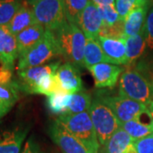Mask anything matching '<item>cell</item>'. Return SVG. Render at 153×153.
Returning <instances> with one entry per match:
<instances>
[{"mask_svg": "<svg viewBox=\"0 0 153 153\" xmlns=\"http://www.w3.org/2000/svg\"><path fill=\"white\" fill-rule=\"evenodd\" d=\"M134 67L153 82V58L150 60H141L140 61H138Z\"/></svg>", "mask_w": 153, "mask_h": 153, "instance_id": "32", "label": "cell"}, {"mask_svg": "<svg viewBox=\"0 0 153 153\" xmlns=\"http://www.w3.org/2000/svg\"><path fill=\"white\" fill-rule=\"evenodd\" d=\"M67 22L72 24H77L80 15L91 0H64Z\"/></svg>", "mask_w": 153, "mask_h": 153, "instance_id": "26", "label": "cell"}, {"mask_svg": "<svg viewBox=\"0 0 153 153\" xmlns=\"http://www.w3.org/2000/svg\"><path fill=\"white\" fill-rule=\"evenodd\" d=\"M141 115L134 120L120 123L121 128L127 132L134 140H140L153 134L152 121L146 122L142 120Z\"/></svg>", "mask_w": 153, "mask_h": 153, "instance_id": "21", "label": "cell"}, {"mask_svg": "<svg viewBox=\"0 0 153 153\" xmlns=\"http://www.w3.org/2000/svg\"><path fill=\"white\" fill-rule=\"evenodd\" d=\"M20 92L21 88L17 80L0 83V100L11 108L20 98Z\"/></svg>", "mask_w": 153, "mask_h": 153, "instance_id": "24", "label": "cell"}, {"mask_svg": "<svg viewBox=\"0 0 153 153\" xmlns=\"http://www.w3.org/2000/svg\"><path fill=\"white\" fill-rule=\"evenodd\" d=\"M126 45V66H132L138 61V60L144 55L146 48V41L145 38L144 29L141 33L135 36L126 37L124 38Z\"/></svg>", "mask_w": 153, "mask_h": 153, "instance_id": "20", "label": "cell"}, {"mask_svg": "<svg viewBox=\"0 0 153 153\" xmlns=\"http://www.w3.org/2000/svg\"><path fill=\"white\" fill-rule=\"evenodd\" d=\"M134 141L133 138L120 127L105 146L100 148L99 153H124L134 144Z\"/></svg>", "mask_w": 153, "mask_h": 153, "instance_id": "19", "label": "cell"}, {"mask_svg": "<svg viewBox=\"0 0 153 153\" xmlns=\"http://www.w3.org/2000/svg\"><path fill=\"white\" fill-rule=\"evenodd\" d=\"M118 94L147 105L153 101V82L134 65L126 66L120 76Z\"/></svg>", "mask_w": 153, "mask_h": 153, "instance_id": "3", "label": "cell"}, {"mask_svg": "<svg viewBox=\"0 0 153 153\" xmlns=\"http://www.w3.org/2000/svg\"><path fill=\"white\" fill-rule=\"evenodd\" d=\"M92 103L90 94L85 91L73 94L68 110L65 114H77L87 111Z\"/></svg>", "mask_w": 153, "mask_h": 153, "instance_id": "25", "label": "cell"}, {"mask_svg": "<svg viewBox=\"0 0 153 153\" xmlns=\"http://www.w3.org/2000/svg\"><path fill=\"white\" fill-rule=\"evenodd\" d=\"M99 11L100 13V16L103 21V25L105 26H115L117 23L123 22L124 20L121 19L117 11L115 8L114 4L112 5H105V6H97Z\"/></svg>", "mask_w": 153, "mask_h": 153, "instance_id": "28", "label": "cell"}, {"mask_svg": "<svg viewBox=\"0 0 153 153\" xmlns=\"http://www.w3.org/2000/svg\"><path fill=\"white\" fill-rule=\"evenodd\" d=\"M99 63H110L97 40L87 39L84 49V66L88 68Z\"/></svg>", "mask_w": 153, "mask_h": 153, "instance_id": "22", "label": "cell"}, {"mask_svg": "<svg viewBox=\"0 0 153 153\" xmlns=\"http://www.w3.org/2000/svg\"><path fill=\"white\" fill-rule=\"evenodd\" d=\"M115 8L121 19L124 20L133 10L141 7L139 0H115Z\"/></svg>", "mask_w": 153, "mask_h": 153, "instance_id": "29", "label": "cell"}, {"mask_svg": "<svg viewBox=\"0 0 153 153\" xmlns=\"http://www.w3.org/2000/svg\"><path fill=\"white\" fill-rule=\"evenodd\" d=\"M91 2L97 6L112 5L115 4V0H91Z\"/></svg>", "mask_w": 153, "mask_h": 153, "instance_id": "34", "label": "cell"}, {"mask_svg": "<svg viewBox=\"0 0 153 153\" xmlns=\"http://www.w3.org/2000/svg\"><path fill=\"white\" fill-rule=\"evenodd\" d=\"M144 32L148 49L153 50V5L148 12L144 27Z\"/></svg>", "mask_w": 153, "mask_h": 153, "instance_id": "30", "label": "cell"}, {"mask_svg": "<svg viewBox=\"0 0 153 153\" xmlns=\"http://www.w3.org/2000/svg\"><path fill=\"white\" fill-rule=\"evenodd\" d=\"M95 96L109 106L120 123L135 119L147 110L146 105L125 96H122L119 94L114 95L108 92L100 91Z\"/></svg>", "mask_w": 153, "mask_h": 153, "instance_id": "7", "label": "cell"}, {"mask_svg": "<svg viewBox=\"0 0 153 153\" xmlns=\"http://www.w3.org/2000/svg\"><path fill=\"white\" fill-rule=\"evenodd\" d=\"M60 65V60H56L49 64L17 71V82L21 91L26 94H32V90L35 84L44 76L56 73Z\"/></svg>", "mask_w": 153, "mask_h": 153, "instance_id": "8", "label": "cell"}, {"mask_svg": "<svg viewBox=\"0 0 153 153\" xmlns=\"http://www.w3.org/2000/svg\"><path fill=\"white\" fill-rule=\"evenodd\" d=\"M22 153H46L33 138H30L26 142Z\"/></svg>", "mask_w": 153, "mask_h": 153, "instance_id": "33", "label": "cell"}, {"mask_svg": "<svg viewBox=\"0 0 153 153\" xmlns=\"http://www.w3.org/2000/svg\"><path fill=\"white\" fill-rule=\"evenodd\" d=\"M71 97H72L71 94L63 93V92L52 94L48 96L47 105L49 111L55 114H65L68 110Z\"/></svg>", "mask_w": 153, "mask_h": 153, "instance_id": "23", "label": "cell"}, {"mask_svg": "<svg viewBox=\"0 0 153 153\" xmlns=\"http://www.w3.org/2000/svg\"><path fill=\"white\" fill-rule=\"evenodd\" d=\"M134 146L137 153H153V134L140 140H134Z\"/></svg>", "mask_w": 153, "mask_h": 153, "instance_id": "31", "label": "cell"}, {"mask_svg": "<svg viewBox=\"0 0 153 153\" xmlns=\"http://www.w3.org/2000/svg\"><path fill=\"white\" fill-rule=\"evenodd\" d=\"M146 106H147L148 111H149V113L151 115V117H152V121L153 124V101L152 102H151L150 104H148Z\"/></svg>", "mask_w": 153, "mask_h": 153, "instance_id": "37", "label": "cell"}, {"mask_svg": "<svg viewBox=\"0 0 153 153\" xmlns=\"http://www.w3.org/2000/svg\"><path fill=\"white\" fill-rule=\"evenodd\" d=\"M54 33L61 56L79 69L84 68V49L87 38L79 27L67 22Z\"/></svg>", "mask_w": 153, "mask_h": 153, "instance_id": "1", "label": "cell"}, {"mask_svg": "<svg viewBox=\"0 0 153 153\" xmlns=\"http://www.w3.org/2000/svg\"><path fill=\"white\" fill-rule=\"evenodd\" d=\"M149 7H138L135 8L128 15L123 22V32L124 36L130 37L135 36L141 33L147 16V11Z\"/></svg>", "mask_w": 153, "mask_h": 153, "instance_id": "18", "label": "cell"}, {"mask_svg": "<svg viewBox=\"0 0 153 153\" xmlns=\"http://www.w3.org/2000/svg\"><path fill=\"white\" fill-rule=\"evenodd\" d=\"M96 40L100 45L105 56L110 60L111 64L126 66L127 57L124 39L105 38L99 36Z\"/></svg>", "mask_w": 153, "mask_h": 153, "instance_id": "14", "label": "cell"}, {"mask_svg": "<svg viewBox=\"0 0 153 153\" xmlns=\"http://www.w3.org/2000/svg\"><path fill=\"white\" fill-rule=\"evenodd\" d=\"M18 57L16 37L6 27H0V63L14 67Z\"/></svg>", "mask_w": 153, "mask_h": 153, "instance_id": "15", "label": "cell"}, {"mask_svg": "<svg viewBox=\"0 0 153 153\" xmlns=\"http://www.w3.org/2000/svg\"><path fill=\"white\" fill-rule=\"evenodd\" d=\"M55 75L66 93L73 94L83 90L80 69L70 62L66 61L64 64L60 65Z\"/></svg>", "mask_w": 153, "mask_h": 153, "instance_id": "13", "label": "cell"}, {"mask_svg": "<svg viewBox=\"0 0 153 153\" xmlns=\"http://www.w3.org/2000/svg\"><path fill=\"white\" fill-rule=\"evenodd\" d=\"M11 109V107H10L9 105H7L4 104L1 100H0V119L4 116V115Z\"/></svg>", "mask_w": 153, "mask_h": 153, "instance_id": "35", "label": "cell"}, {"mask_svg": "<svg viewBox=\"0 0 153 153\" xmlns=\"http://www.w3.org/2000/svg\"><path fill=\"white\" fill-rule=\"evenodd\" d=\"M56 122L82 143L88 153H99V144L96 132L88 111L77 114H62Z\"/></svg>", "mask_w": 153, "mask_h": 153, "instance_id": "2", "label": "cell"}, {"mask_svg": "<svg viewBox=\"0 0 153 153\" xmlns=\"http://www.w3.org/2000/svg\"><path fill=\"white\" fill-rule=\"evenodd\" d=\"M100 147L105 146L118 128L120 122L107 105L95 96L88 110Z\"/></svg>", "mask_w": 153, "mask_h": 153, "instance_id": "5", "label": "cell"}, {"mask_svg": "<svg viewBox=\"0 0 153 153\" xmlns=\"http://www.w3.org/2000/svg\"><path fill=\"white\" fill-rule=\"evenodd\" d=\"M38 24L55 33L67 22L64 0H43L33 6Z\"/></svg>", "mask_w": 153, "mask_h": 153, "instance_id": "6", "label": "cell"}, {"mask_svg": "<svg viewBox=\"0 0 153 153\" xmlns=\"http://www.w3.org/2000/svg\"><path fill=\"white\" fill-rule=\"evenodd\" d=\"M35 23L38 22L34 16L33 6L30 5L26 0H22V5L20 6L19 10L6 27L14 36L16 37L23 30L33 26Z\"/></svg>", "mask_w": 153, "mask_h": 153, "instance_id": "16", "label": "cell"}, {"mask_svg": "<svg viewBox=\"0 0 153 153\" xmlns=\"http://www.w3.org/2000/svg\"><path fill=\"white\" fill-rule=\"evenodd\" d=\"M45 32L46 30L43 26L38 23H35L19 33L16 36L19 57L38 44L44 38Z\"/></svg>", "mask_w": 153, "mask_h": 153, "instance_id": "17", "label": "cell"}, {"mask_svg": "<svg viewBox=\"0 0 153 153\" xmlns=\"http://www.w3.org/2000/svg\"><path fill=\"white\" fill-rule=\"evenodd\" d=\"M28 4H30V5H35L36 4H38L39 2H41V1H43V0H26Z\"/></svg>", "mask_w": 153, "mask_h": 153, "instance_id": "39", "label": "cell"}, {"mask_svg": "<svg viewBox=\"0 0 153 153\" xmlns=\"http://www.w3.org/2000/svg\"><path fill=\"white\" fill-rule=\"evenodd\" d=\"M28 131V127L21 125L0 128V153H20Z\"/></svg>", "mask_w": 153, "mask_h": 153, "instance_id": "12", "label": "cell"}, {"mask_svg": "<svg viewBox=\"0 0 153 153\" xmlns=\"http://www.w3.org/2000/svg\"><path fill=\"white\" fill-rule=\"evenodd\" d=\"M22 0H0V27H6L16 15Z\"/></svg>", "mask_w": 153, "mask_h": 153, "instance_id": "27", "label": "cell"}, {"mask_svg": "<svg viewBox=\"0 0 153 153\" xmlns=\"http://www.w3.org/2000/svg\"><path fill=\"white\" fill-rule=\"evenodd\" d=\"M59 55L61 53L55 33L46 30L44 38L18 58L17 71L45 65Z\"/></svg>", "mask_w": 153, "mask_h": 153, "instance_id": "4", "label": "cell"}, {"mask_svg": "<svg viewBox=\"0 0 153 153\" xmlns=\"http://www.w3.org/2000/svg\"><path fill=\"white\" fill-rule=\"evenodd\" d=\"M124 153H137L136 150H135V147H134V144H133L131 146L128 148Z\"/></svg>", "mask_w": 153, "mask_h": 153, "instance_id": "38", "label": "cell"}, {"mask_svg": "<svg viewBox=\"0 0 153 153\" xmlns=\"http://www.w3.org/2000/svg\"><path fill=\"white\" fill-rule=\"evenodd\" d=\"M88 70L93 76L95 87L101 88L114 87L124 67L110 63H99L88 67Z\"/></svg>", "mask_w": 153, "mask_h": 153, "instance_id": "11", "label": "cell"}, {"mask_svg": "<svg viewBox=\"0 0 153 153\" xmlns=\"http://www.w3.org/2000/svg\"><path fill=\"white\" fill-rule=\"evenodd\" d=\"M139 2H140V4L141 7H144V6L150 7V5L152 4L153 0H139Z\"/></svg>", "mask_w": 153, "mask_h": 153, "instance_id": "36", "label": "cell"}, {"mask_svg": "<svg viewBox=\"0 0 153 153\" xmlns=\"http://www.w3.org/2000/svg\"><path fill=\"white\" fill-rule=\"evenodd\" d=\"M76 25L87 39L96 40L103 26V21L97 5L90 2L80 15Z\"/></svg>", "mask_w": 153, "mask_h": 153, "instance_id": "10", "label": "cell"}, {"mask_svg": "<svg viewBox=\"0 0 153 153\" xmlns=\"http://www.w3.org/2000/svg\"><path fill=\"white\" fill-rule=\"evenodd\" d=\"M49 134L62 153H88L82 143L56 121L49 126Z\"/></svg>", "mask_w": 153, "mask_h": 153, "instance_id": "9", "label": "cell"}]
</instances>
